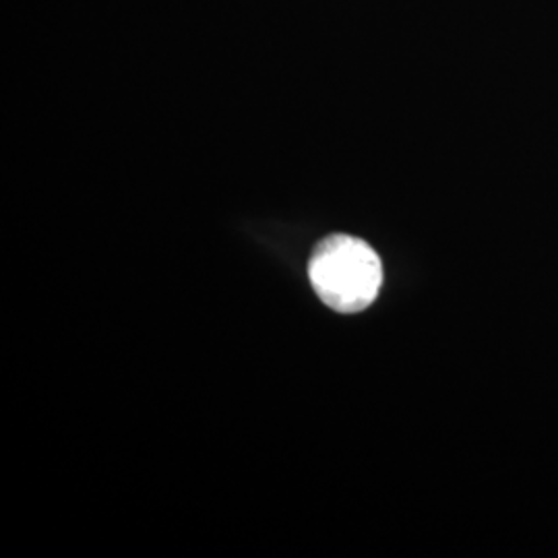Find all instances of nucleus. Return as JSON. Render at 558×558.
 <instances>
[{"label":"nucleus","mask_w":558,"mask_h":558,"mask_svg":"<svg viewBox=\"0 0 558 558\" xmlns=\"http://www.w3.org/2000/svg\"><path fill=\"white\" fill-rule=\"evenodd\" d=\"M313 288L329 308L360 313L379 296L383 265L364 240L333 234L320 240L308 263Z\"/></svg>","instance_id":"1"}]
</instances>
